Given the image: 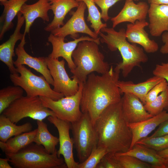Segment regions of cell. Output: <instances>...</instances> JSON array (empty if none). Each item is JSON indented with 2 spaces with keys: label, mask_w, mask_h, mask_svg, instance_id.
Here are the masks:
<instances>
[{
  "label": "cell",
  "mask_w": 168,
  "mask_h": 168,
  "mask_svg": "<svg viewBox=\"0 0 168 168\" xmlns=\"http://www.w3.org/2000/svg\"><path fill=\"white\" fill-rule=\"evenodd\" d=\"M83 84H79V90L75 94L64 96L58 100L40 97L43 105L53 111L58 118L72 123L77 120L82 113L80 104Z\"/></svg>",
  "instance_id": "cell-9"
},
{
  "label": "cell",
  "mask_w": 168,
  "mask_h": 168,
  "mask_svg": "<svg viewBox=\"0 0 168 168\" xmlns=\"http://www.w3.org/2000/svg\"><path fill=\"white\" fill-rule=\"evenodd\" d=\"M28 0H7L1 2V5L4 6V10L0 18V23H3L0 29V40L2 39L5 33L13 27V20L20 11L23 5Z\"/></svg>",
  "instance_id": "cell-25"
},
{
  "label": "cell",
  "mask_w": 168,
  "mask_h": 168,
  "mask_svg": "<svg viewBox=\"0 0 168 168\" xmlns=\"http://www.w3.org/2000/svg\"><path fill=\"white\" fill-rule=\"evenodd\" d=\"M165 165L166 168H168V158L165 159Z\"/></svg>",
  "instance_id": "cell-44"
},
{
  "label": "cell",
  "mask_w": 168,
  "mask_h": 168,
  "mask_svg": "<svg viewBox=\"0 0 168 168\" xmlns=\"http://www.w3.org/2000/svg\"><path fill=\"white\" fill-rule=\"evenodd\" d=\"M136 143L143 145L158 152L168 148V134L156 137H147Z\"/></svg>",
  "instance_id": "cell-34"
},
{
  "label": "cell",
  "mask_w": 168,
  "mask_h": 168,
  "mask_svg": "<svg viewBox=\"0 0 168 168\" xmlns=\"http://www.w3.org/2000/svg\"><path fill=\"white\" fill-rule=\"evenodd\" d=\"M168 86V83L165 79L155 85L147 95L145 104L150 103L154 100Z\"/></svg>",
  "instance_id": "cell-35"
},
{
  "label": "cell",
  "mask_w": 168,
  "mask_h": 168,
  "mask_svg": "<svg viewBox=\"0 0 168 168\" xmlns=\"http://www.w3.org/2000/svg\"><path fill=\"white\" fill-rule=\"evenodd\" d=\"M97 146L105 148L108 153H124L129 151L132 133L123 115L121 101L107 107L96 119Z\"/></svg>",
  "instance_id": "cell-2"
},
{
  "label": "cell",
  "mask_w": 168,
  "mask_h": 168,
  "mask_svg": "<svg viewBox=\"0 0 168 168\" xmlns=\"http://www.w3.org/2000/svg\"><path fill=\"white\" fill-rule=\"evenodd\" d=\"M163 79L162 77L154 76L144 82L137 84L130 81L119 80L118 85L121 94H132L138 97L144 105L146 96L149 91Z\"/></svg>",
  "instance_id": "cell-22"
},
{
  "label": "cell",
  "mask_w": 168,
  "mask_h": 168,
  "mask_svg": "<svg viewBox=\"0 0 168 168\" xmlns=\"http://www.w3.org/2000/svg\"><path fill=\"white\" fill-rule=\"evenodd\" d=\"M168 119V112L163 110L159 114L143 121L128 123L132 133L131 149L140 140L146 137L162 122Z\"/></svg>",
  "instance_id": "cell-20"
},
{
  "label": "cell",
  "mask_w": 168,
  "mask_h": 168,
  "mask_svg": "<svg viewBox=\"0 0 168 168\" xmlns=\"http://www.w3.org/2000/svg\"><path fill=\"white\" fill-rule=\"evenodd\" d=\"M7 0H0V2H4Z\"/></svg>",
  "instance_id": "cell-45"
},
{
  "label": "cell",
  "mask_w": 168,
  "mask_h": 168,
  "mask_svg": "<svg viewBox=\"0 0 168 168\" xmlns=\"http://www.w3.org/2000/svg\"><path fill=\"white\" fill-rule=\"evenodd\" d=\"M167 134H168V119L160 124L158 128L150 137H156Z\"/></svg>",
  "instance_id": "cell-39"
},
{
  "label": "cell",
  "mask_w": 168,
  "mask_h": 168,
  "mask_svg": "<svg viewBox=\"0 0 168 168\" xmlns=\"http://www.w3.org/2000/svg\"><path fill=\"white\" fill-rule=\"evenodd\" d=\"M78 2H83L86 5L88 11L87 21L91 24V27L97 35L100 32L101 29L107 27L106 23H103L101 20V13L95 5L93 0H76Z\"/></svg>",
  "instance_id": "cell-30"
},
{
  "label": "cell",
  "mask_w": 168,
  "mask_h": 168,
  "mask_svg": "<svg viewBox=\"0 0 168 168\" xmlns=\"http://www.w3.org/2000/svg\"><path fill=\"white\" fill-rule=\"evenodd\" d=\"M144 106L146 110L152 116L156 115L168 107V86L153 101L146 103Z\"/></svg>",
  "instance_id": "cell-31"
},
{
  "label": "cell",
  "mask_w": 168,
  "mask_h": 168,
  "mask_svg": "<svg viewBox=\"0 0 168 168\" xmlns=\"http://www.w3.org/2000/svg\"><path fill=\"white\" fill-rule=\"evenodd\" d=\"M36 123L37 131L34 142L42 146L49 154L57 152L56 147L59 142L58 138L53 136L49 132L47 124L43 121L37 120Z\"/></svg>",
  "instance_id": "cell-28"
},
{
  "label": "cell",
  "mask_w": 168,
  "mask_h": 168,
  "mask_svg": "<svg viewBox=\"0 0 168 168\" xmlns=\"http://www.w3.org/2000/svg\"><path fill=\"white\" fill-rule=\"evenodd\" d=\"M134 1H138V0H133Z\"/></svg>",
  "instance_id": "cell-46"
},
{
  "label": "cell",
  "mask_w": 168,
  "mask_h": 168,
  "mask_svg": "<svg viewBox=\"0 0 168 168\" xmlns=\"http://www.w3.org/2000/svg\"><path fill=\"white\" fill-rule=\"evenodd\" d=\"M77 10L72 13V16L67 22L61 27L51 32L54 35L65 38L68 35L74 39L76 34H85L90 37L96 39L98 35L91 30L86 24L84 17V13L87 7L83 2H80Z\"/></svg>",
  "instance_id": "cell-12"
},
{
  "label": "cell",
  "mask_w": 168,
  "mask_h": 168,
  "mask_svg": "<svg viewBox=\"0 0 168 168\" xmlns=\"http://www.w3.org/2000/svg\"><path fill=\"white\" fill-rule=\"evenodd\" d=\"M9 161L16 168H67L64 159L57 152L48 153L42 145L33 143L15 154H6Z\"/></svg>",
  "instance_id": "cell-5"
},
{
  "label": "cell",
  "mask_w": 168,
  "mask_h": 168,
  "mask_svg": "<svg viewBox=\"0 0 168 168\" xmlns=\"http://www.w3.org/2000/svg\"><path fill=\"white\" fill-rule=\"evenodd\" d=\"M118 153L135 157L150 164L154 168H166L165 159L160 156L157 151L142 144L136 143L131 149L127 152Z\"/></svg>",
  "instance_id": "cell-24"
},
{
  "label": "cell",
  "mask_w": 168,
  "mask_h": 168,
  "mask_svg": "<svg viewBox=\"0 0 168 168\" xmlns=\"http://www.w3.org/2000/svg\"><path fill=\"white\" fill-rule=\"evenodd\" d=\"M50 9L51 3L49 0H39L30 5L25 3L20 11L25 20L24 34L26 35L29 32L31 26L37 18H40L44 21L48 22L49 19L48 12Z\"/></svg>",
  "instance_id": "cell-21"
},
{
  "label": "cell",
  "mask_w": 168,
  "mask_h": 168,
  "mask_svg": "<svg viewBox=\"0 0 168 168\" xmlns=\"http://www.w3.org/2000/svg\"><path fill=\"white\" fill-rule=\"evenodd\" d=\"M148 24L146 20L127 24L125 31L126 38L129 42L141 45L145 52L153 53L158 51L159 46L154 40L150 39L145 30Z\"/></svg>",
  "instance_id": "cell-14"
},
{
  "label": "cell",
  "mask_w": 168,
  "mask_h": 168,
  "mask_svg": "<svg viewBox=\"0 0 168 168\" xmlns=\"http://www.w3.org/2000/svg\"><path fill=\"white\" fill-rule=\"evenodd\" d=\"M15 49L17 56L16 60L14 62L16 66L19 65H26L42 74L47 81L53 86L54 80L46 62L44 57H35L28 54L25 51L24 45L26 43L25 35Z\"/></svg>",
  "instance_id": "cell-16"
},
{
  "label": "cell",
  "mask_w": 168,
  "mask_h": 168,
  "mask_svg": "<svg viewBox=\"0 0 168 168\" xmlns=\"http://www.w3.org/2000/svg\"><path fill=\"white\" fill-rule=\"evenodd\" d=\"M46 62L54 80L53 90L63 94L64 96L74 95L79 88L78 83L69 77L65 68L64 59L45 57Z\"/></svg>",
  "instance_id": "cell-10"
},
{
  "label": "cell",
  "mask_w": 168,
  "mask_h": 168,
  "mask_svg": "<svg viewBox=\"0 0 168 168\" xmlns=\"http://www.w3.org/2000/svg\"><path fill=\"white\" fill-rule=\"evenodd\" d=\"M108 153L105 148L97 146L86 160L79 163L77 168H96L101 159Z\"/></svg>",
  "instance_id": "cell-33"
},
{
  "label": "cell",
  "mask_w": 168,
  "mask_h": 168,
  "mask_svg": "<svg viewBox=\"0 0 168 168\" xmlns=\"http://www.w3.org/2000/svg\"><path fill=\"white\" fill-rule=\"evenodd\" d=\"M158 154L162 157L168 158V148L162 151L157 152Z\"/></svg>",
  "instance_id": "cell-43"
},
{
  "label": "cell",
  "mask_w": 168,
  "mask_h": 168,
  "mask_svg": "<svg viewBox=\"0 0 168 168\" xmlns=\"http://www.w3.org/2000/svg\"><path fill=\"white\" fill-rule=\"evenodd\" d=\"M71 123L73 145L79 162H82L87 158L93 149L97 146V134L86 113H82L77 120Z\"/></svg>",
  "instance_id": "cell-8"
},
{
  "label": "cell",
  "mask_w": 168,
  "mask_h": 168,
  "mask_svg": "<svg viewBox=\"0 0 168 168\" xmlns=\"http://www.w3.org/2000/svg\"><path fill=\"white\" fill-rule=\"evenodd\" d=\"M121 70L116 66L110 67L101 75L92 72L83 84L80 108L86 113L94 124L101 113L109 106L121 100V93L118 85Z\"/></svg>",
  "instance_id": "cell-1"
},
{
  "label": "cell",
  "mask_w": 168,
  "mask_h": 168,
  "mask_svg": "<svg viewBox=\"0 0 168 168\" xmlns=\"http://www.w3.org/2000/svg\"><path fill=\"white\" fill-rule=\"evenodd\" d=\"M2 114L15 124L26 117L43 121L49 116H55L53 111L43 105L40 96H26L15 101Z\"/></svg>",
  "instance_id": "cell-7"
},
{
  "label": "cell",
  "mask_w": 168,
  "mask_h": 168,
  "mask_svg": "<svg viewBox=\"0 0 168 168\" xmlns=\"http://www.w3.org/2000/svg\"><path fill=\"white\" fill-rule=\"evenodd\" d=\"M149 3L156 4L168 5V0H147Z\"/></svg>",
  "instance_id": "cell-42"
},
{
  "label": "cell",
  "mask_w": 168,
  "mask_h": 168,
  "mask_svg": "<svg viewBox=\"0 0 168 168\" xmlns=\"http://www.w3.org/2000/svg\"><path fill=\"white\" fill-rule=\"evenodd\" d=\"M152 73L154 76L165 79L168 83V63L157 64Z\"/></svg>",
  "instance_id": "cell-38"
},
{
  "label": "cell",
  "mask_w": 168,
  "mask_h": 168,
  "mask_svg": "<svg viewBox=\"0 0 168 168\" xmlns=\"http://www.w3.org/2000/svg\"><path fill=\"white\" fill-rule=\"evenodd\" d=\"M51 9L54 16L52 21L44 28L46 31L53 30L63 26V20L67 13L73 8L77 7L79 4L76 0H49Z\"/></svg>",
  "instance_id": "cell-23"
},
{
  "label": "cell",
  "mask_w": 168,
  "mask_h": 168,
  "mask_svg": "<svg viewBox=\"0 0 168 168\" xmlns=\"http://www.w3.org/2000/svg\"><path fill=\"white\" fill-rule=\"evenodd\" d=\"M121 101L123 115L128 123L139 122L153 116L146 110L141 100L132 94H124Z\"/></svg>",
  "instance_id": "cell-17"
},
{
  "label": "cell",
  "mask_w": 168,
  "mask_h": 168,
  "mask_svg": "<svg viewBox=\"0 0 168 168\" xmlns=\"http://www.w3.org/2000/svg\"><path fill=\"white\" fill-rule=\"evenodd\" d=\"M148 15L151 35L158 37L168 31V5L150 4Z\"/></svg>",
  "instance_id": "cell-19"
},
{
  "label": "cell",
  "mask_w": 168,
  "mask_h": 168,
  "mask_svg": "<svg viewBox=\"0 0 168 168\" xmlns=\"http://www.w3.org/2000/svg\"><path fill=\"white\" fill-rule=\"evenodd\" d=\"M23 90L15 85L8 86L0 90V114L12 103L23 96Z\"/></svg>",
  "instance_id": "cell-29"
},
{
  "label": "cell",
  "mask_w": 168,
  "mask_h": 168,
  "mask_svg": "<svg viewBox=\"0 0 168 168\" xmlns=\"http://www.w3.org/2000/svg\"><path fill=\"white\" fill-rule=\"evenodd\" d=\"M125 31L123 28L117 31L113 27H105L101 29L99 34L100 42L106 44L111 51L119 52L122 60L116 66L122 71L124 77H127L135 67H140L141 63H146L148 60L142 48L128 41Z\"/></svg>",
  "instance_id": "cell-3"
},
{
  "label": "cell",
  "mask_w": 168,
  "mask_h": 168,
  "mask_svg": "<svg viewBox=\"0 0 168 168\" xmlns=\"http://www.w3.org/2000/svg\"><path fill=\"white\" fill-rule=\"evenodd\" d=\"M2 114L0 116V140L6 142L10 138L23 133L30 131L32 129L29 122L17 125Z\"/></svg>",
  "instance_id": "cell-27"
},
{
  "label": "cell",
  "mask_w": 168,
  "mask_h": 168,
  "mask_svg": "<svg viewBox=\"0 0 168 168\" xmlns=\"http://www.w3.org/2000/svg\"><path fill=\"white\" fill-rule=\"evenodd\" d=\"M98 45L94 41H82L73 52L72 57L75 67L70 72L73 74L72 78L78 84L85 82L88 76L92 72L103 74L110 69V67L104 60Z\"/></svg>",
  "instance_id": "cell-4"
},
{
  "label": "cell",
  "mask_w": 168,
  "mask_h": 168,
  "mask_svg": "<svg viewBox=\"0 0 168 168\" xmlns=\"http://www.w3.org/2000/svg\"><path fill=\"white\" fill-rule=\"evenodd\" d=\"M8 159L0 158V168H12V167L8 163Z\"/></svg>",
  "instance_id": "cell-41"
},
{
  "label": "cell",
  "mask_w": 168,
  "mask_h": 168,
  "mask_svg": "<svg viewBox=\"0 0 168 168\" xmlns=\"http://www.w3.org/2000/svg\"><path fill=\"white\" fill-rule=\"evenodd\" d=\"M47 119L54 125L58 132L59 148L57 151L58 156L60 157L61 155L63 156L67 168H77L79 162L75 161L73 155V141L69 134L71 123L61 119L55 116H49Z\"/></svg>",
  "instance_id": "cell-11"
},
{
  "label": "cell",
  "mask_w": 168,
  "mask_h": 168,
  "mask_svg": "<svg viewBox=\"0 0 168 168\" xmlns=\"http://www.w3.org/2000/svg\"><path fill=\"white\" fill-rule=\"evenodd\" d=\"M17 16V23L14 32L7 40L0 45V60L7 66L11 74L18 73L13 60L16 54L14 47L16 42L21 40L24 36V34L21 33L20 30L25 22V19L20 12Z\"/></svg>",
  "instance_id": "cell-18"
},
{
  "label": "cell",
  "mask_w": 168,
  "mask_h": 168,
  "mask_svg": "<svg viewBox=\"0 0 168 168\" xmlns=\"http://www.w3.org/2000/svg\"><path fill=\"white\" fill-rule=\"evenodd\" d=\"M121 168H154L151 165L132 156L112 153Z\"/></svg>",
  "instance_id": "cell-32"
},
{
  "label": "cell",
  "mask_w": 168,
  "mask_h": 168,
  "mask_svg": "<svg viewBox=\"0 0 168 168\" xmlns=\"http://www.w3.org/2000/svg\"><path fill=\"white\" fill-rule=\"evenodd\" d=\"M16 67L18 73H11L10 79L14 85L22 88L26 96L45 97L55 100L64 96L62 94L52 89L42 75H35L23 65H19Z\"/></svg>",
  "instance_id": "cell-6"
},
{
  "label": "cell",
  "mask_w": 168,
  "mask_h": 168,
  "mask_svg": "<svg viewBox=\"0 0 168 168\" xmlns=\"http://www.w3.org/2000/svg\"><path fill=\"white\" fill-rule=\"evenodd\" d=\"M121 0H93L101 10V18L105 22L107 21L110 19L108 12L109 9L115 3Z\"/></svg>",
  "instance_id": "cell-36"
},
{
  "label": "cell",
  "mask_w": 168,
  "mask_h": 168,
  "mask_svg": "<svg viewBox=\"0 0 168 168\" xmlns=\"http://www.w3.org/2000/svg\"><path fill=\"white\" fill-rule=\"evenodd\" d=\"M149 6L145 2H140L135 3L133 0H125L124 5L120 12L110 19L112 27L124 22L134 24L137 21L146 20Z\"/></svg>",
  "instance_id": "cell-15"
},
{
  "label": "cell",
  "mask_w": 168,
  "mask_h": 168,
  "mask_svg": "<svg viewBox=\"0 0 168 168\" xmlns=\"http://www.w3.org/2000/svg\"><path fill=\"white\" fill-rule=\"evenodd\" d=\"M161 40L164 44L160 49V52L163 54H168V31H165L161 35Z\"/></svg>",
  "instance_id": "cell-40"
},
{
  "label": "cell",
  "mask_w": 168,
  "mask_h": 168,
  "mask_svg": "<svg viewBox=\"0 0 168 168\" xmlns=\"http://www.w3.org/2000/svg\"><path fill=\"white\" fill-rule=\"evenodd\" d=\"M37 128L12 137L6 142H0V148L6 154H15L34 142Z\"/></svg>",
  "instance_id": "cell-26"
},
{
  "label": "cell",
  "mask_w": 168,
  "mask_h": 168,
  "mask_svg": "<svg viewBox=\"0 0 168 168\" xmlns=\"http://www.w3.org/2000/svg\"><path fill=\"white\" fill-rule=\"evenodd\" d=\"M96 168H121L113 156L112 153H108L101 159Z\"/></svg>",
  "instance_id": "cell-37"
},
{
  "label": "cell",
  "mask_w": 168,
  "mask_h": 168,
  "mask_svg": "<svg viewBox=\"0 0 168 168\" xmlns=\"http://www.w3.org/2000/svg\"><path fill=\"white\" fill-rule=\"evenodd\" d=\"M64 38L55 36L51 33L50 34L48 37V41L52 45V50L48 57L55 59L62 57L67 62L70 70L75 68L72 55L79 42L84 40H89L94 41L98 44L100 43V37L95 39L88 36H82L67 42H64Z\"/></svg>",
  "instance_id": "cell-13"
}]
</instances>
